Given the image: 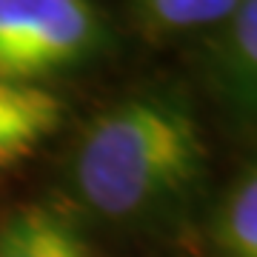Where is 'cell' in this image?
<instances>
[{"label": "cell", "mask_w": 257, "mask_h": 257, "mask_svg": "<svg viewBox=\"0 0 257 257\" xmlns=\"http://www.w3.org/2000/svg\"><path fill=\"white\" fill-rule=\"evenodd\" d=\"M214 240L223 257H257V175L254 166L231 183L214 217Z\"/></svg>", "instance_id": "5"}, {"label": "cell", "mask_w": 257, "mask_h": 257, "mask_svg": "<svg viewBox=\"0 0 257 257\" xmlns=\"http://www.w3.org/2000/svg\"><path fill=\"white\" fill-rule=\"evenodd\" d=\"M206 166V140L183 103L132 97L86 128L74 157L77 189L106 217H132L177 197Z\"/></svg>", "instance_id": "1"}, {"label": "cell", "mask_w": 257, "mask_h": 257, "mask_svg": "<svg viewBox=\"0 0 257 257\" xmlns=\"http://www.w3.org/2000/svg\"><path fill=\"white\" fill-rule=\"evenodd\" d=\"M226 20H231L226 72L240 97L251 100L257 74V0H237L234 12Z\"/></svg>", "instance_id": "6"}, {"label": "cell", "mask_w": 257, "mask_h": 257, "mask_svg": "<svg viewBox=\"0 0 257 257\" xmlns=\"http://www.w3.org/2000/svg\"><path fill=\"white\" fill-rule=\"evenodd\" d=\"M103 35L92 0H0V80L37 83L83 63Z\"/></svg>", "instance_id": "2"}, {"label": "cell", "mask_w": 257, "mask_h": 257, "mask_svg": "<svg viewBox=\"0 0 257 257\" xmlns=\"http://www.w3.org/2000/svg\"><path fill=\"white\" fill-rule=\"evenodd\" d=\"M138 6L166 29H194L226 20L237 0H138Z\"/></svg>", "instance_id": "7"}, {"label": "cell", "mask_w": 257, "mask_h": 257, "mask_svg": "<svg viewBox=\"0 0 257 257\" xmlns=\"http://www.w3.org/2000/svg\"><path fill=\"white\" fill-rule=\"evenodd\" d=\"M60 120L63 103L40 83L0 80V172L35 155Z\"/></svg>", "instance_id": "3"}, {"label": "cell", "mask_w": 257, "mask_h": 257, "mask_svg": "<svg viewBox=\"0 0 257 257\" xmlns=\"http://www.w3.org/2000/svg\"><path fill=\"white\" fill-rule=\"evenodd\" d=\"M0 257H89V248L63 214L26 206L0 223Z\"/></svg>", "instance_id": "4"}]
</instances>
